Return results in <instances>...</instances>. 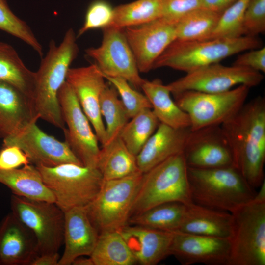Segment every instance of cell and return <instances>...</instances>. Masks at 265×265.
Instances as JSON below:
<instances>
[{
	"mask_svg": "<svg viewBox=\"0 0 265 265\" xmlns=\"http://www.w3.org/2000/svg\"><path fill=\"white\" fill-rule=\"evenodd\" d=\"M232 152L233 166L254 189L265 180V99L245 103L220 125Z\"/></svg>",
	"mask_w": 265,
	"mask_h": 265,
	"instance_id": "cell-1",
	"label": "cell"
},
{
	"mask_svg": "<svg viewBox=\"0 0 265 265\" xmlns=\"http://www.w3.org/2000/svg\"><path fill=\"white\" fill-rule=\"evenodd\" d=\"M76 39L74 30L69 28L59 45L51 40L48 52L35 72L32 104L35 113L39 119L62 130L65 124L58 94L79 53Z\"/></svg>",
	"mask_w": 265,
	"mask_h": 265,
	"instance_id": "cell-2",
	"label": "cell"
},
{
	"mask_svg": "<svg viewBox=\"0 0 265 265\" xmlns=\"http://www.w3.org/2000/svg\"><path fill=\"white\" fill-rule=\"evenodd\" d=\"M192 202L232 212L252 201L256 193L234 166L210 169L187 167Z\"/></svg>",
	"mask_w": 265,
	"mask_h": 265,
	"instance_id": "cell-3",
	"label": "cell"
},
{
	"mask_svg": "<svg viewBox=\"0 0 265 265\" xmlns=\"http://www.w3.org/2000/svg\"><path fill=\"white\" fill-rule=\"evenodd\" d=\"M262 45L257 37L247 36L195 41L175 40L157 58L153 69L169 67L187 73Z\"/></svg>",
	"mask_w": 265,
	"mask_h": 265,
	"instance_id": "cell-4",
	"label": "cell"
},
{
	"mask_svg": "<svg viewBox=\"0 0 265 265\" xmlns=\"http://www.w3.org/2000/svg\"><path fill=\"white\" fill-rule=\"evenodd\" d=\"M170 202L186 204L192 202L187 166L183 153L169 158L143 174L130 217Z\"/></svg>",
	"mask_w": 265,
	"mask_h": 265,
	"instance_id": "cell-5",
	"label": "cell"
},
{
	"mask_svg": "<svg viewBox=\"0 0 265 265\" xmlns=\"http://www.w3.org/2000/svg\"><path fill=\"white\" fill-rule=\"evenodd\" d=\"M36 167L53 194L55 203L64 212L87 206L98 194L104 180L96 167L72 163Z\"/></svg>",
	"mask_w": 265,
	"mask_h": 265,
	"instance_id": "cell-6",
	"label": "cell"
},
{
	"mask_svg": "<svg viewBox=\"0 0 265 265\" xmlns=\"http://www.w3.org/2000/svg\"><path fill=\"white\" fill-rule=\"evenodd\" d=\"M143 174L138 171L121 178L103 180L98 194L85 207L99 234L119 231L128 224Z\"/></svg>",
	"mask_w": 265,
	"mask_h": 265,
	"instance_id": "cell-7",
	"label": "cell"
},
{
	"mask_svg": "<svg viewBox=\"0 0 265 265\" xmlns=\"http://www.w3.org/2000/svg\"><path fill=\"white\" fill-rule=\"evenodd\" d=\"M250 88L238 85L220 93L185 91L173 94L175 102L190 120V130L220 126L234 116L245 103Z\"/></svg>",
	"mask_w": 265,
	"mask_h": 265,
	"instance_id": "cell-8",
	"label": "cell"
},
{
	"mask_svg": "<svg viewBox=\"0 0 265 265\" xmlns=\"http://www.w3.org/2000/svg\"><path fill=\"white\" fill-rule=\"evenodd\" d=\"M231 213L229 265H265V201L253 199Z\"/></svg>",
	"mask_w": 265,
	"mask_h": 265,
	"instance_id": "cell-9",
	"label": "cell"
},
{
	"mask_svg": "<svg viewBox=\"0 0 265 265\" xmlns=\"http://www.w3.org/2000/svg\"><path fill=\"white\" fill-rule=\"evenodd\" d=\"M10 206L11 212L34 235L40 254L58 252L63 243L64 212L54 202L13 194Z\"/></svg>",
	"mask_w": 265,
	"mask_h": 265,
	"instance_id": "cell-10",
	"label": "cell"
},
{
	"mask_svg": "<svg viewBox=\"0 0 265 265\" xmlns=\"http://www.w3.org/2000/svg\"><path fill=\"white\" fill-rule=\"evenodd\" d=\"M263 79L261 73L217 63L187 73L166 85L173 94L185 91L214 93L228 91L237 85L251 88L259 85Z\"/></svg>",
	"mask_w": 265,
	"mask_h": 265,
	"instance_id": "cell-11",
	"label": "cell"
},
{
	"mask_svg": "<svg viewBox=\"0 0 265 265\" xmlns=\"http://www.w3.org/2000/svg\"><path fill=\"white\" fill-rule=\"evenodd\" d=\"M58 98L67 128L63 130L65 141L83 165L96 167L101 149L90 122L73 89L65 81Z\"/></svg>",
	"mask_w": 265,
	"mask_h": 265,
	"instance_id": "cell-12",
	"label": "cell"
},
{
	"mask_svg": "<svg viewBox=\"0 0 265 265\" xmlns=\"http://www.w3.org/2000/svg\"><path fill=\"white\" fill-rule=\"evenodd\" d=\"M103 29L101 45L85 50L86 55L95 61L102 74L127 80L139 88L144 81L124 32V28L108 26Z\"/></svg>",
	"mask_w": 265,
	"mask_h": 265,
	"instance_id": "cell-13",
	"label": "cell"
},
{
	"mask_svg": "<svg viewBox=\"0 0 265 265\" xmlns=\"http://www.w3.org/2000/svg\"><path fill=\"white\" fill-rule=\"evenodd\" d=\"M33 121L14 134L3 139V146H16L35 166L54 167L72 163L82 165L65 141L44 132Z\"/></svg>",
	"mask_w": 265,
	"mask_h": 265,
	"instance_id": "cell-14",
	"label": "cell"
},
{
	"mask_svg": "<svg viewBox=\"0 0 265 265\" xmlns=\"http://www.w3.org/2000/svg\"><path fill=\"white\" fill-rule=\"evenodd\" d=\"M139 72L147 73L164 51L176 39V24L160 18L124 28Z\"/></svg>",
	"mask_w": 265,
	"mask_h": 265,
	"instance_id": "cell-15",
	"label": "cell"
},
{
	"mask_svg": "<svg viewBox=\"0 0 265 265\" xmlns=\"http://www.w3.org/2000/svg\"><path fill=\"white\" fill-rule=\"evenodd\" d=\"M183 153L188 167L233 166L232 152L220 126L191 131Z\"/></svg>",
	"mask_w": 265,
	"mask_h": 265,
	"instance_id": "cell-16",
	"label": "cell"
},
{
	"mask_svg": "<svg viewBox=\"0 0 265 265\" xmlns=\"http://www.w3.org/2000/svg\"><path fill=\"white\" fill-rule=\"evenodd\" d=\"M105 79L94 63L85 67L70 68L66 80L93 126L102 146L106 142V132L100 111V103L102 93L107 84Z\"/></svg>",
	"mask_w": 265,
	"mask_h": 265,
	"instance_id": "cell-17",
	"label": "cell"
},
{
	"mask_svg": "<svg viewBox=\"0 0 265 265\" xmlns=\"http://www.w3.org/2000/svg\"><path fill=\"white\" fill-rule=\"evenodd\" d=\"M231 250L230 239L176 231L170 254L183 265H229Z\"/></svg>",
	"mask_w": 265,
	"mask_h": 265,
	"instance_id": "cell-18",
	"label": "cell"
},
{
	"mask_svg": "<svg viewBox=\"0 0 265 265\" xmlns=\"http://www.w3.org/2000/svg\"><path fill=\"white\" fill-rule=\"evenodd\" d=\"M40 254L32 232L12 212L0 223V265H30Z\"/></svg>",
	"mask_w": 265,
	"mask_h": 265,
	"instance_id": "cell-19",
	"label": "cell"
},
{
	"mask_svg": "<svg viewBox=\"0 0 265 265\" xmlns=\"http://www.w3.org/2000/svg\"><path fill=\"white\" fill-rule=\"evenodd\" d=\"M64 212L65 248L58 265H70L78 257L90 256L99 233L91 223L85 207H74Z\"/></svg>",
	"mask_w": 265,
	"mask_h": 265,
	"instance_id": "cell-20",
	"label": "cell"
},
{
	"mask_svg": "<svg viewBox=\"0 0 265 265\" xmlns=\"http://www.w3.org/2000/svg\"><path fill=\"white\" fill-rule=\"evenodd\" d=\"M190 132V128L175 129L159 123L136 156L139 170L144 173L169 158L182 153Z\"/></svg>",
	"mask_w": 265,
	"mask_h": 265,
	"instance_id": "cell-21",
	"label": "cell"
},
{
	"mask_svg": "<svg viewBox=\"0 0 265 265\" xmlns=\"http://www.w3.org/2000/svg\"><path fill=\"white\" fill-rule=\"evenodd\" d=\"M119 232L141 265H157L170 255L173 232L128 224Z\"/></svg>",
	"mask_w": 265,
	"mask_h": 265,
	"instance_id": "cell-22",
	"label": "cell"
},
{
	"mask_svg": "<svg viewBox=\"0 0 265 265\" xmlns=\"http://www.w3.org/2000/svg\"><path fill=\"white\" fill-rule=\"evenodd\" d=\"M178 231L231 239L234 231L232 214L191 202L186 204L182 224Z\"/></svg>",
	"mask_w": 265,
	"mask_h": 265,
	"instance_id": "cell-23",
	"label": "cell"
},
{
	"mask_svg": "<svg viewBox=\"0 0 265 265\" xmlns=\"http://www.w3.org/2000/svg\"><path fill=\"white\" fill-rule=\"evenodd\" d=\"M39 119L30 99L13 86L0 81V138L11 136Z\"/></svg>",
	"mask_w": 265,
	"mask_h": 265,
	"instance_id": "cell-24",
	"label": "cell"
},
{
	"mask_svg": "<svg viewBox=\"0 0 265 265\" xmlns=\"http://www.w3.org/2000/svg\"><path fill=\"white\" fill-rule=\"evenodd\" d=\"M140 88L152 106V110L159 123L175 129L190 127L188 115L172 99L166 85L159 79L144 80Z\"/></svg>",
	"mask_w": 265,
	"mask_h": 265,
	"instance_id": "cell-25",
	"label": "cell"
},
{
	"mask_svg": "<svg viewBox=\"0 0 265 265\" xmlns=\"http://www.w3.org/2000/svg\"><path fill=\"white\" fill-rule=\"evenodd\" d=\"M0 183L10 188L14 195L55 203L53 194L35 165L29 164L21 168L0 169Z\"/></svg>",
	"mask_w": 265,
	"mask_h": 265,
	"instance_id": "cell-26",
	"label": "cell"
},
{
	"mask_svg": "<svg viewBox=\"0 0 265 265\" xmlns=\"http://www.w3.org/2000/svg\"><path fill=\"white\" fill-rule=\"evenodd\" d=\"M97 168L104 180L121 178L139 171L136 156L128 150L119 136L102 146Z\"/></svg>",
	"mask_w": 265,
	"mask_h": 265,
	"instance_id": "cell-27",
	"label": "cell"
},
{
	"mask_svg": "<svg viewBox=\"0 0 265 265\" xmlns=\"http://www.w3.org/2000/svg\"><path fill=\"white\" fill-rule=\"evenodd\" d=\"M35 76L12 46L0 42V81L13 86L32 102Z\"/></svg>",
	"mask_w": 265,
	"mask_h": 265,
	"instance_id": "cell-28",
	"label": "cell"
},
{
	"mask_svg": "<svg viewBox=\"0 0 265 265\" xmlns=\"http://www.w3.org/2000/svg\"><path fill=\"white\" fill-rule=\"evenodd\" d=\"M89 257L94 265H132L137 263L118 231L99 233L95 246Z\"/></svg>",
	"mask_w": 265,
	"mask_h": 265,
	"instance_id": "cell-29",
	"label": "cell"
},
{
	"mask_svg": "<svg viewBox=\"0 0 265 265\" xmlns=\"http://www.w3.org/2000/svg\"><path fill=\"white\" fill-rule=\"evenodd\" d=\"M186 208V204L179 202L161 204L130 217L128 223L164 231H178Z\"/></svg>",
	"mask_w": 265,
	"mask_h": 265,
	"instance_id": "cell-30",
	"label": "cell"
},
{
	"mask_svg": "<svg viewBox=\"0 0 265 265\" xmlns=\"http://www.w3.org/2000/svg\"><path fill=\"white\" fill-rule=\"evenodd\" d=\"M221 13L203 7L195 9L182 17L176 24V39L204 40L211 38Z\"/></svg>",
	"mask_w": 265,
	"mask_h": 265,
	"instance_id": "cell-31",
	"label": "cell"
},
{
	"mask_svg": "<svg viewBox=\"0 0 265 265\" xmlns=\"http://www.w3.org/2000/svg\"><path fill=\"white\" fill-rule=\"evenodd\" d=\"M162 14V0H136L114 7L109 26L124 28L158 19Z\"/></svg>",
	"mask_w": 265,
	"mask_h": 265,
	"instance_id": "cell-32",
	"label": "cell"
},
{
	"mask_svg": "<svg viewBox=\"0 0 265 265\" xmlns=\"http://www.w3.org/2000/svg\"><path fill=\"white\" fill-rule=\"evenodd\" d=\"M159 124L152 109L146 108L127 122L120 132L119 137L128 150L136 156Z\"/></svg>",
	"mask_w": 265,
	"mask_h": 265,
	"instance_id": "cell-33",
	"label": "cell"
},
{
	"mask_svg": "<svg viewBox=\"0 0 265 265\" xmlns=\"http://www.w3.org/2000/svg\"><path fill=\"white\" fill-rule=\"evenodd\" d=\"M111 85L106 84L100 98V111L106 122V142L104 145L119 136L130 119L116 89Z\"/></svg>",
	"mask_w": 265,
	"mask_h": 265,
	"instance_id": "cell-34",
	"label": "cell"
},
{
	"mask_svg": "<svg viewBox=\"0 0 265 265\" xmlns=\"http://www.w3.org/2000/svg\"><path fill=\"white\" fill-rule=\"evenodd\" d=\"M0 30L22 40L43 57L42 46L31 28L12 11L6 0H0Z\"/></svg>",
	"mask_w": 265,
	"mask_h": 265,
	"instance_id": "cell-35",
	"label": "cell"
},
{
	"mask_svg": "<svg viewBox=\"0 0 265 265\" xmlns=\"http://www.w3.org/2000/svg\"><path fill=\"white\" fill-rule=\"evenodd\" d=\"M250 0H238L224 11L210 39L243 36L242 23Z\"/></svg>",
	"mask_w": 265,
	"mask_h": 265,
	"instance_id": "cell-36",
	"label": "cell"
},
{
	"mask_svg": "<svg viewBox=\"0 0 265 265\" xmlns=\"http://www.w3.org/2000/svg\"><path fill=\"white\" fill-rule=\"evenodd\" d=\"M103 75L116 89L130 119L144 109H152L151 104L145 94L133 89L127 80L120 77Z\"/></svg>",
	"mask_w": 265,
	"mask_h": 265,
	"instance_id": "cell-37",
	"label": "cell"
},
{
	"mask_svg": "<svg viewBox=\"0 0 265 265\" xmlns=\"http://www.w3.org/2000/svg\"><path fill=\"white\" fill-rule=\"evenodd\" d=\"M114 8L107 1L96 0L89 5L84 23L76 35L79 38L87 31L98 28H104L111 24Z\"/></svg>",
	"mask_w": 265,
	"mask_h": 265,
	"instance_id": "cell-38",
	"label": "cell"
},
{
	"mask_svg": "<svg viewBox=\"0 0 265 265\" xmlns=\"http://www.w3.org/2000/svg\"><path fill=\"white\" fill-rule=\"evenodd\" d=\"M243 35L257 37L265 31V0H250L242 23Z\"/></svg>",
	"mask_w": 265,
	"mask_h": 265,
	"instance_id": "cell-39",
	"label": "cell"
},
{
	"mask_svg": "<svg viewBox=\"0 0 265 265\" xmlns=\"http://www.w3.org/2000/svg\"><path fill=\"white\" fill-rule=\"evenodd\" d=\"M162 18L169 22L176 24L188 12L202 7L201 0H162Z\"/></svg>",
	"mask_w": 265,
	"mask_h": 265,
	"instance_id": "cell-40",
	"label": "cell"
},
{
	"mask_svg": "<svg viewBox=\"0 0 265 265\" xmlns=\"http://www.w3.org/2000/svg\"><path fill=\"white\" fill-rule=\"evenodd\" d=\"M239 55L233 65L265 73V47L246 51Z\"/></svg>",
	"mask_w": 265,
	"mask_h": 265,
	"instance_id": "cell-41",
	"label": "cell"
},
{
	"mask_svg": "<svg viewBox=\"0 0 265 265\" xmlns=\"http://www.w3.org/2000/svg\"><path fill=\"white\" fill-rule=\"evenodd\" d=\"M29 164L26 154L16 146H3L0 151V169H12Z\"/></svg>",
	"mask_w": 265,
	"mask_h": 265,
	"instance_id": "cell-42",
	"label": "cell"
},
{
	"mask_svg": "<svg viewBox=\"0 0 265 265\" xmlns=\"http://www.w3.org/2000/svg\"><path fill=\"white\" fill-rule=\"evenodd\" d=\"M238 0H201L202 7L222 13Z\"/></svg>",
	"mask_w": 265,
	"mask_h": 265,
	"instance_id": "cell-43",
	"label": "cell"
},
{
	"mask_svg": "<svg viewBox=\"0 0 265 265\" xmlns=\"http://www.w3.org/2000/svg\"><path fill=\"white\" fill-rule=\"evenodd\" d=\"M60 258L58 252L40 254L35 258L30 265H58Z\"/></svg>",
	"mask_w": 265,
	"mask_h": 265,
	"instance_id": "cell-44",
	"label": "cell"
},
{
	"mask_svg": "<svg viewBox=\"0 0 265 265\" xmlns=\"http://www.w3.org/2000/svg\"><path fill=\"white\" fill-rule=\"evenodd\" d=\"M73 265H94V263L90 258H84L82 256L75 259L72 263Z\"/></svg>",
	"mask_w": 265,
	"mask_h": 265,
	"instance_id": "cell-45",
	"label": "cell"
},
{
	"mask_svg": "<svg viewBox=\"0 0 265 265\" xmlns=\"http://www.w3.org/2000/svg\"><path fill=\"white\" fill-rule=\"evenodd\" d=\"M259 191L256 193L254 199L258 201H265V180L260 186Z\"/></svg>",
	"mask_w": 265,
	"mask_h": 265,
	"instance_id": "cell-46",
	"label": "cell"
}]
</instances>
